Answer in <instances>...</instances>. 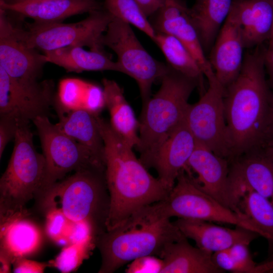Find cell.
Instances as JSON below:
<instances>
[{
  "mask_svg": "<svg viewBox=\"0 0 273 273\" xmlns=\"http://www.w3.org/2000/svg\"><path fill=\"white\" fill-rule=\"evenodd\" d=\"M54 105L58 127L105 163L104 143L97 115L84 109L68 110L56 103Z\"/></svg>",
  "mask_w": 273,
  "mask_h": 273,
  "instance_id": "23",
  "label": "cell"
},
{
  "mask_svg": "<svg viewBox=\"0 0 273 273\" xmlns=\"http://www.w3.org/2000/svg\"><path fill=\"white\" fill-rule=\"evenodd\" d=\"M105 106L114 130L132 147L139 142V120L125 98L122 89L114 80L103 79Z\"/></svg>",
  "mask_w": 273,
  "mask_h": 273,
  "instance_id": "25",
  "label": "cell"
},
{
  "mask_svg": "<svg viewBox=\"0 0 273 273\" xmlns=\"http://www.w3.org/2000/svg\"><path fill=\"white\" fill-rule=\"evenodd\" d=\"M211 222L185 218H177L173 222L187 239L195 241L197 247L212 253L228 249L238 243L249 245L259 236L242 227L232 229Z\"/></svg>",
  "mask_w": 273,
  "mask_h": 273,
  "instance_id": "20",
  "label": "cell"
},
{
  "mask_svg": "<svg viewBox=\"0 0 273 273\" xmlns=\"http://www.w3.org/2000/svg\"><path fill=\"white\" fill-rule=\"evenodd\" d=\"M212 252L195 247L187 238L168 244L160 258L163 267L160 273H223L212 259Z\"/></svg>",
  "mask_w": 273,
  "mask_h": 273,
  "instance_id": "24",
  "label": "cell"
},
{
  "mask_svg": "<svg viewBox=\"0 0 273 273\" xmlns=\"http://www.w3.org/2000/svg\"><path fill=\"white\" fill-rule=\"evenodd\" d=\"M268 41H269V43H268V48H273V20H272L271 31L269 38L268 39Z\"/></svg>",
  "mask_w": 273,
  "mask_h": 273,
  "instance_id": "46",
  "label": "cell"
},
{
  "mask_svg": "<svg viewBox=\"0 0 273 273\" xmlns=\"http://www.w3.org/2000/svg\"><path fill=\"white\" fill-rule=\"evenodd\" d=\"M245 48L239 18L231 7L208 58L216 78L224 88L238 75L243 63Z\"/></svg>",
  "mask_w": 273,
  "mask_h": 273,
  "instance_id": "14",
  "label": "cell"
},
{
  "mask_svg": "<svg viewBox=\"0 0 273 273\" xmlns=\"http://www.w3.org/2000/svg\"><path fill=\"white\" fill-rule=\"evenodd\" d=\"M48 62L63 67L69 72L115 71L119 72L117 62L103 51H86L80 46H70L44 52Z\"/></svg>",
  "mask_w": 273,
  "mask_h": 273,
  "instance_id": "27",
  "label": "cell"
},
{
  "mask_svg": "<svg viewBox=\"0 0 273 273\" xmlns=\"http://www.w3.org/2000/svg\"><path fill=\"white\" fill-rule=\"evenodd\" d=\"M88 83L78 78L62 79L59 85L55 103L65 110L81 109Z\"/></svg>",
  "mask_w": 273,
  "mask_h": 273,
  "instance_id": "32",
  "label": "cell"
},
{
  "mask_svg": "<svg viewBox=\"0 0 273 273\" xmlns=\"http://www.w3.org/2000/svg\"><path fill=\"white\" fill-rule=\"evenodd\" d=\"M90 239L96 240L91 226L85 221H72L68 237V245Z\"/></svg>",
  "mask_w": 273,
  "mask_h": 273,
  "instance_id": "37",
  "label": "cell"
},
{
  "mask_svg": "<svg viewBox=\"0 0 273 273\" xmlns=\"http://www.w3.org/2000/svg\"><path fill=\"white\" fill-rule=\"evenodd\" d=\"M37 209L61 210L71 221H85L92 228L96 243L107 231L110 200L105 169H81L54 185L35 198Z\"/></svg>",
  "mask_w": 273,
  "mask_h": 273,
  "instance_id": "4",
  "label": "cell"
},
{
  "mask_svg": "<svg viewBox=\"0 0 273 273\" xmlns=\"http://www.w3.org/2000/svg\"><path fill=\"white\" fill-rule=\"evenodd\" d=\"M153 41L163 53L168 65L182 74L196 80L200 95L206 90L204 75L196 60L188 49L174 36L156 33Z\"/></svg>",
  "mask_w": 273,
  "mask_h": 273,
  "instance_id": "28",
  "label": "cell"
},
{
  "mask_svg": "<svg viewBox=\"0 0 273 273\" xmlns=\"http://www.w3.org/2000/svg\"><path fill=\"white\" fill-rule=\"evenodd\" d=\"M104 143L105 178L110 206L107 231L116 226L139 209L162 200L169 191L152 175L132 149L112 128L110 122L97 115Z\"/></svg>",
  "mask_w": 273,
  "mask_h": 273,
  "instance_id": "2",
  "label": "cell"
},
{
  "mask_svg": "<svg viewBox=\"0 0 273 273\" xmlns=\"http://www.w3.org/2000/svg\"><path fill=\"white\" fill-rule=\"evenodd\" d=\"M212 259L215 265L223 271H229L236 273V265L229 248L213 252Z\"/></svg>",
  "mask_w": 273,
  "mask_h": 273,
  "instance_id": "39",
  "label": "cell"
},
{
  "mask_svg": "<svg viewBox=\"0 0 273 273\" xmlns=\"http://www.w3.org/2000/svg\"><path fill=\"white\" fill-rule=\"evenodd\" d=\"M259 47L244 55L238 75L224 89L230 162L265 145L270 91L265 77L264 49Z\"/></svg>",
  "mask_w": 273,
  "mask_h": 273,
  "instance_id": "1",
  "label": "cell"
},
{
  "mask_svg": "<svg viewBox=\"0 0 273 273\" xmlns=\"http://www.w3.org/2000/svg\"><path fill=\"white\" fill-rule=\"evenodd\" d=\"M196 145L184 118L170 132L153 158L148 168L156 170L157 178L169 191L186 166Z\"/></svg>",
  "mask_w": 273,
  "mask_h": 273,
  "instance_id": "18",
  "label": "cell"
},
{
  "mask_svg": "<svg viewBox=\"0 0 273 273\" xmlns=\"http://www.w3.org/2000/svg\"><path fill=\"white\" fill-rule=\"evenodd\" d=\"M185 169L205 193L225 207L239 213L240 201L232 189L230 178V162L196 143L195 149Z\"/></svg>",
  "mask_w": 273,
  "mask_h": 273,
  "instance_id": "13",
  "label": "cell"
},
{
  "mask_svg": "<svg viewBox=\"0 0 273 273\" xmlns=\"http://www.w3.org/2000/svg\"><path fill=\"white\" fill-rule=\"evenodd\" d=\"M148 207L159 218L199 219L228 223L256 233L260 232L244 214L225 207L203 191L185 170H181L175 184L164 200Z\"/></svg>",
  "mask_w": 273,
  "mask_h": 273,
  "instance_id": "7",
  "label": "cell"
},
{
  "mask_svg": "<svg viewBox=\"0 0 273 273\" xmlns=\"http://www.w3.org/2000/svg\"><path fill=\"white\" fill-rule=\"evenodd\" d=\"M188 10L177 0H171L153 15L155 17L151 23L156 33L172 35L181 42L196 60L207 79L215 74L206 57Z\"/></svg>",
  "mask_w": 273,
  "mask_h": 273,
  "instance_id": "16",
  "label": "cell"
},
{
  "mask_svg": "<svg viewBox=\"0 0 273 273\" xmlns=\"http://www.w3.org/2000/svg\"><path fill=\"white\" fill-rule=\"evenodd\" d=\"M113 18L106 11L89 13L78 22L37 23L29 24L26 30L15 27L16 37L27 47L43 52L70 46H87L90 50L103 51L102 38Z\"/></svg>",
  "mask_w": 273,
  "mask_h": 273,
  "instance_id": "8",
  "label": "cell"
},
{
  "mask_svg": "<svg viewBox=\"0 0 273 273\" xmlns=\"http://www.w3.org/2000/svg\"><path fill=\"white\" fill-rule=\"evenodd\" d=\"M13 28L6 10L0 8V67L11 77L37 81L48 63L46 56L20 41Z\"/></svg>",
  "mask_w": 273,
  "mask_h": 273,
  "instance_id": "15",
  "label": "cell"
},
{
  "mask_svg": "<svg viewBox=\"0 0 273 273\" xmlns=\"http://www.w3.org/2000/svg\"><path fill=\"white\" fill-rule=\"evenodd\" d=\"M12 265L13 271L15 273H42L49 266L48 262H38L26 257L16 259Z\"/></svg>",
  "mask_w": 273,
  "mask_h": 273,
  "instance_id": "38",
  "label": "cell"
},
{
  "mask_svg": "<svg viewBox=\"0 0 273 273\" xmlns=\"http://www.w3.org/2000/svg\"><path fill=\"white\" fill-rule=\"evenodd\" d=\"M102 43L116 54L119 72L136 82L145 105L151 97L153 83L161 79L169 66L156 60L147 51L129 24L114 17L103 35Z\"/></svg>",
  "mask_w": 273,
  "mask_h": 273,
  "instance_id": "9",
  "label": "cell"
},
{
  "mask_svg": "<svg viewBox=\"0 0 273 273\" xmlns=\"http://www.w3.org/2000/svg\"><path fill=\"white\" fill-rule=\"evenodd\" d=\"M186 238L170 219L159 218L144 206L98 239L102 257L98 272H113L144 256L160 258L168 244Z\"/></svg>",
  "mask_w": 273,
  "mask_h": 273,
  "instance_id": "3",
  "label": "cell"
},
{
  "mask_svg": "<svg viewBox=\"0 0 273 273\" xmlns=\"http://www.w3.org/2000/svg\"><path fill=\"white\" fill-rule=\"evenodd\" d=\"M235 10L242 28L245 48L268 40L273 20V0H235Z\"/></svg>",
  "mask_w": 273,
  "mask_h": 273,
  "instance_id": "22",
  "label": "cell"
},
{
  "mask_svg": "<svg viewBox=\"0 0 273 273\" xmlns=\"http://www.w3.org/2000/svg\"><path fill=\"white\" fill-rule=\"evenodd\" d=\"M268 125L265 147L273 145V93H270Z\"/></svg>",
  "mask_w": 273,
  "mask_h": 273,
  "instance_id": "41",
  "label": "cell"
},
{
  "mask_svg": "<svg viewBox=\"0 0 273 273\" xmlns=\"http://www.w3.org/2000/svg\"><path fill=\"white\" fill-rule=\"evenodd\" d=\"M54 89L51 80L39 82L14 78L0 67V116L28 122L48 116L54 104Z\"/></svg>",
  "mask_w": 273,
  "mask_h": 273,
  "instance_id": "12",
  "label": "cell"
},
{
  "mask_svg": "<svg viewBox=\"0 0 273 273\" xmlns=\"http://www.w3.org/2000/svg\"><path fill=\"white\" fill-rule=\"evenodd\" d=\"M248 246L238 243L229 248L236 265V273H254L257 264L251 257Z\"/></svg>",
  "mask_w": 273,
  "mask_h": 273,
  "instance_id": "34",
  "label": "cell"
},
{
  "mask_svg": "<svg viewBox=\"0 0 273 273\" xmlns=\"http://www.w3.org/2000/svg\"><path fill=\"white\" fill-rule=\"evenodd\" d=\"M230 178L240 200L245 191L252 190L273 204V160L263 148L249 152L231 162Z\"/></svg>",
  "mask_w": 273,
  "mask_h": 273,
  "instance_id": "17",
  "label": "cell"
},
{
  "mask_svg": "<svg viewBox=\"0 0 273 273\" xmlns=\"http://www.w3.org/2000/svg\"><path fill=\"white\" fill-rule=\"evenodd\" d=\"M12 264L13 262L10 257L5 253L0 251V272H10Z\"/></svg>",
  "mask_w": 273,
  "mask_h": 273,
  "instance_id": "43",
  "label": "cell"
},
{
  "mask_svg": "<svg viewBox=\"0 0 273 273\" xmlns=\"http://www.w3.org/2000/svg\"><path fill=\"white\" fill-rule=\"evenodd\" d=\"M8 4H18L26 3L37 2L48 0H1Z\"/></svg>",
  "mask_w": 273,
  "mask_h": 273,
  "instance_id": "44",
  "label": "cell"
},
{
  "mask_svg": "<svg viewBox=\"0 0 273 273\" xmlns=\"http://www.w3.org/2000/svg\"><path fill=\"white\" fill-rule=\"evenodd\" d=\"M0 8L30 18L37 23L60 22L76 14L101 9L97 0H48L8 4L0 0Z\"/></svg>",
  "mask_w": 273,
  "mask_h": 273,
  "instance_id": "21",
  "label": "cell"
},
{
  "mask_svg": "<svg viewBox=\"0 0 273 273\" xmlns=\"http://www.w3.org/2000/svg\"><path fill=\"white\" fill-rule=\"evenodd\" d=\"M104 5L106 11L114 17L133 25L154 39L156 33L135 0H104Z\"/></svg>",
  "mask_w": 273,
  "mask_h": 273,
  "instance_id": "30",
  "label": "cell"
},
{
  "mask_svg": "<svg viewBox=\"0 0 273 273\" xmlns=\"http://www.w3.org/2000/svg\"><path fill=\"white\" fill-rule=\"evenodd\" d=\"M45 232L55 243L68 245V237L72 221L60 209L52 208L46 210Z\"/></svg>",
  "mask_w": 273,
  "mask_h": 273,
  "instance_id": "33",
  "label": "cell"
},
{
  "mask_svg": "<svg viewBox=\"0 0 273 273\" xmlns=\"http://www.w3.org/2000/svg\"><path fill=\"white\" fill-rule=\"evenodd\" d=\"M29 123L19 121L13 152L0 179V217L26 209L42 186L45 158L34 147Z\"/></svg>",
  "mask_w": 273,
  "mask_h": 273,
  "instance_id": "6",
  "label": "cell"
},
{
  "mask_svg": "<svg viewBox=\"0 0 273 273\" xmlns=\"http://www.w3.org/2000/svg\"><path fill=\"white\" fill-rule=\"evenodd\" d=\"M32 122L36 126L46 161L43 182L36 196L70 172L105 169L103 161L52 123L48 116L38 117Z\"/></svg>",
  "mask_w": 273,
  "mask_h": 273,
  "instance_id": "10",
  "label": "cell"
},
{
  "mask_svg": "<svg viewBox=\"0 0 273 273\" xmlns=\"http://www.w3.org/2000/svg\"><path fill=\"white\" fill-rule=\"evenodd\" d=\"M199 101L190 104L185 120L196 143L230 162V146L225 116L224 87L215 75Z\"/></svg>",
  "mask_w": 273,
  "mask_h": 273,
  "instance_id": "11",
  "label": "cell"
},
{
  "mask_svg": "<svg viewBox=\"0 0 273 273\" xmlns=\"http://www.w3.org/2000/svg\"><path fill=\"white\" fill-rule=\"evenodd\" d=\"M263 148L273 160V145L265 147Z\"/></svg>",
  "mask_w": 273,
  "mask_h": 273,
  "instance_id": "45",
  "label": "cell"
},
{
  "mask_svg": "<svg viewBox=\"0 0 273 273\" xmlns=\"http://www.w3.org/2000/svg\"><path fill=\"white\" fill-rule=\"evenodd\" d=\"M264 63L268 75L269 81L273 87V48L264 49Z\"/></svg>",
  "mask_w": 273,
  "mask_h": 273,
  "instance_id": "42",
  "label": "cell"
},
{
  "mask_svg": "<svg viewBox=\"0 0 273 273\" xmlns=\"http://www.w3.org/2000/svg\"><path fill=\"white\" fill-rule=\"evenodd\" d=\"M233 0H196L188 12L205 52L211 49L227 18Z\"/></svg>",
  "mask_w": 273,
  "mask_h": 273,
  "instance_id": "26",
  "label": "cell"
},
{
  "mask_svg": "<svg viewBox=\"0 0 273 273\" xmlns=\"http://www.w3.org/2000/svg\"><path fill=\"white\" fill-rule=\"evenodd\" d=\"M163 267L161 258L147 255L136 258L127 265L126 273H160Z\"/></svg>",
  "mask_w": 273,
  "mask_h": 273,
  "instance_id": "35",
  "label": "cell"
},
{
  "mask_svg": "<svg viewBox=\"0 0 273 273\" xmlns=\"http://www.w3.org/2000/svg\"><path fill=\"white\" fill-rule=\"evenodd\" d=\"M148 17L154 15L171 0H135Z\"/></svg>",
  "mask_w": 273,
  "mask_h": 273,
  "instance_id": "40",
  "label": "cell"
},
{
  "mask_svg": "<svg viewBox=\"0 0 273 273\" xmlns=\"http://www.w3.org/2000/svg\"><path fill=\"white\" fill-rule=\"evenodd\" d=\"M239 207L261 235L273 245V204L266 198L252 190H247L242 195Z\"/></svg>",
  "mask_w": 273,
  "mask_h": 273,
  "instance_id": "29",
  "label": "cell"
},
{
  "mask_svg": "<svg viewBox=\"0 0 273 273\" xmlns=\"http://www.w3.org/2000/svg\"><path fill=\"white\" fill-rule=\"evenodd\" d=\"M0 158L8 144L14 139L19 120L10 116H0Z\"/></svg>",
  "mask_w": 273,
  "mask_h": 273,
  "instance_id": "36",
  "label": "cell"
},
{
  "mask_svg": "<svg viewBox=\"0 0 273 273\" xmlns=\"http://www.w3.org/2000/svg\"><path fill=\"white\" fill-rule=\"evenodd\" d=\"M96 247V242L94 239L66 245L54 259L48 262L49 266L63 273L75 271L88 258Z\"/></svg>",
  "mask_w": 273,
  "mask_h": 273,
  "instance_id": "31",
  "label": "cell"
},
{
  "mask_svg": "<svg viewBox=\"0 0 273 273\" xmlns=\"http://www.w3.org/2000/svg\"><path fill=\"white\" fill-rule=\"evenodd\" d=\"M158 91L143 105L139 120V158L148 168L159 148L172 130L185 117L189 99L198 82L169 69L161 79Z\"/></svg>",
  "mask_w": 273,
  "mask_h": 273,
  "instance_id": "5",
  "label": "cell"
},
{
  "mask_svg": "<svg viewBox=\"0 0 273 273\" xmlns=\"http://www.w3.org/2000/svg\"><path fill=\"white\" fill-rule=\"evenodd\" d=\"M26 209L0 217V251L12 259L26 257L36 253L41 247V231Z\"/></svg>",
  "mask_w": 273,
  "mask_h": 273,
  "instance_id": "19",
  "label": "cell"
}]
</instances>
